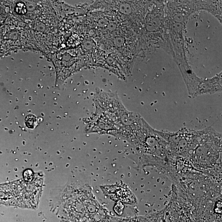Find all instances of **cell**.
Here are the masks:
<instances>
[{
	"instance_id": "obj_1",
	"label": "cell",
	"mask_w": 222,
	"mask_h": 222,
	"mask_svg": "<svg viewBox=\"0 0 222 222\" xmlns=\"http://www.w3.org/2000/svg\"><path fill=\"white\" fill-rule=\"evenodd\" d=\"M134 143L140 145L144 151L156 154H160L167 144L156 130L152 128L144 118L140 135Z\"/></svg>"
},
{
	"instance_id": "obj_3",
	"label": "cell",
	"mask_w": 222,
	"mask_h": 222,
	"mask_svg": "<svg viewBox=\"0 0 222 222\" xmlns=\"http://www.w3.org/2000/svg\"><path fill=\"white\" fill-rule=\"evenodd\" d=\"M16 11L20 14L25 13L26 12V8L25 5L23 3H18L16 8Z\"/></svg>"
},
{
	"instance_id": "obj_2",
	"label": "cell",
	"mask_w": 222,
	"mask_h": 222,
	"mask_svg": "<svg viewBox=\"0 0 222 222\" xmlns=\"http://www.w3.org/2000/svg\"><path fill=\"white\" fill-rule=\"evenodd\" d=\"M26 126L29 129H34L37 125L36 117L33 115H28L26 117L24 120Z\"/></svg>"
}]
</instances>
